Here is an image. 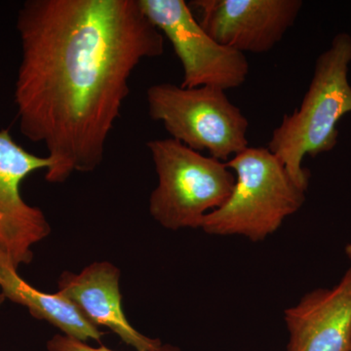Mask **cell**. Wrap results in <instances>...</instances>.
<instances>
[{
    "mask_svg": "<svg viewBox=\"0 0 351 351\" xmlns=\"http://www.w3.org/2000/svg\"><path fill=\"white\" fill-rule=\"evenodd\" d=\"M16 27L20 131L47 149L46 181L93 172L130 93L132 73L163 54V34L138 0H27Z\"/></svg>",
    "mask_w": 351,
    "mask_h": 351,
    "instance_id": "obj_1",
    "label": "cell"
},
{
    "mask_svg": "<svg viewBox=\"0 0 351 351\" xmlns=\"http://www.w3.org/2000/svg\"><path fill=\"white\" fill-rule=\"evenodd\" d=\"M350 63V34L341 32L316 60L300 108L284 115L272 132L267 149L302 188L307 189L309 181L304 157L332 151L338 144L339 120L351 113Z\"/></svg>",
    "mask_w": 351,
    "mask_h": 351,
    "instance_id": "obj_2",
    "label": "cell"
},
{
    "mask_svg": "<svg viewBox=\"0 0 351 351\" xmlns=\"http://www.w3.org/2000/svg\"><path fill=\"white\" fill-rule=\"evenodd\" d=\"M226 164L234 172V188L225 204L203 219L207 234L263 241L306 201V189L267 147H248Z\"/></svg>",
    "mask_w": 351,
    "mask_h": 351,
    "instance_id": "obj_3",
    "label": "cell"
},
{
    "mask_svg": "<svg viewBox=\"0 0 351 351\" xmlns=\"http://www.w3.org/2000/svg\"><path fill=\"white\" fill-rule=\"evenodd\" d=\"M158 184L149 198V213L170 230L201 228L207 214L223 206L234 188L226 162L203 156L174 138L147 143Z\"/></svg>",
    "mask_w": 351,
    "mask_h": 351,
    "instance_id": "obj_4",
    "label": "cell"
},
{
    "mask_svg": "<svg viewBox=\"0 0 351 351\" xmlns=\"http://www.w3.org/2000/svg\"><path fill=\"white\" fill-rule=\"evenodd\" d=\"M149 117L171 138L228 162L249 147V120L219 88L158 83L147 90Z\"/></svg>",
    "mask_w": 351,
    "mask_h": 351,
    "instance_id": "obj_5",
    "label": "cell"
},
{
    "mask_svg": "<svg viewBox=\"0 0 351 351\" xmlns=\"http://www.w3.org/2000/svg\"><path fill=\"white\" fill-rule=\"evenodd\" d=\"M149 21L165 36L184 71V88L241 86L250 71L243 53L221 45L201 27L184 0H138Z\"/></svg>",
    "mask_w": 351,
    "mask_h": 351,
    "instance_id": "obj_6",
    "label": "cell"
},
{
    "mask_svg": "<svg viewBox=\"0 0 351 351\" xmlns=\"http://www.w3.org/2000/svg\"><path fill=\"white\" fill-rule=\"evenodd\" d=\"M49 167L47 156L25 151L8 129L0 130V258L16 269L32 263V247L51 233L43 212L23 199L21 184L36 171Z\"/></svg>",
    "mask_w": 351,
    "mask_h": 351,
    "instance_id": "obj_7",
    "label": "cell"
},
{
    "mask_svg": "<svg viewBox=\"0 0 351 351\" xmlns=\"http://www.w3.org/2000/svg\"><path fill=\"white\" fill-rule=\"evenodd\" d=\"M198 22L221 45L240 53L263 54L294 25L302 0H193Z\"/></svg>",
    "mask_w": 351,
    "mask_h": 351,
    "instance_id": "obj_8",
    "label": "cell"
},
{
    "mask_svg": "<svg viewBox=\"0 0 351 351\" xmlns=\"http://www.w3.org/2000/svg\"><path fill=\"white\" fill-rule=\"evenodd\" d=\"M287 351H351V267L336 285L307 293L284 311Z\"/></svg>",
    "mask_w": 351,
    "mask_h": 351,
    "instance_id": "obj_9",
    "label": "cell"
},
{
    "mask_svg": "<svg viewBox=\"0 0 351 351\" xmlns=\"http://www.w3.org/2000/svg\"><path fill=\"white\" fill-rule=\"evenodd\" d=\"M120 270L108 262H95L80 274L64 271L58 293L73 302L94 326L106 327L137 351H156L163 345L137 331L127 320L119 287Z\"/></svg>",
    "mask_w": 351,
    "mask_h": 351,
    "instance_id": "obj_10",
    "label": "cell"
},
{
    "mask_svg": "<svg viewBox=\"0 0 351 351\" xmlns=\"http://www.w3.org/2000/svg\"><path fill=\"white\" fill-rule=\"evenodd\" d=\"M0 292L15 304L27 307L32 317L58 328L77 341L101 343L105 332L88 321L82 311L60 293L48 294L25 282L18 269L0 258Z\"/></svg>",
    "mask_w": 351,
    "mask_h": 351,
    "instance_id": "obj_11",
    "label": "cell"
},
{
    "mask_svg": "<svg viewBox=\"0 0 351 351\" xmlns=\"http://www.w3.org/2000/svg\"><path fill=\"white\" fill-rule=\"evenodd\" d=\"M48 351H115L110 348H106L105 346H100L98 348L88 345V343L77 341L64 335H55L52 339L47 341ZM156 351H182L177 346L169 345L161 346L159 350Z\"/></svg>",
    "mask_w": 351,
    "mask_h": 351,
    "instance_id": "obj_12",
    "label": "cell"
},
{
    "mask_svg": "<svg viewBox=\"0 0 351 351\" xmlns=\"http://www.w3.org/2000/svg\"><path fill=\"white\" fill-rule=\"evenodd\" d=\"M345 251H346V257L350 258V260L351 261V242H350V243H348V245H346Z\"/></svg>",
    "mask_w": 351,
    "mask_h": 351,
    "instance_id": "obj_13",
    "label": "cell"
},
{
    "mask_svg": "<svg viewBox=\"0 0 351 351\" xmlns=\"http://www.w3.org/2000/svg\"><path fill=\"white\" fill-rule=\"evenodd\" d=\"M4 300H5V297H4V295H2V293L0 292V306L3 304Z\"/></svg>",
    "mask_w": 351,
    "mask_h": 351,
    "instance_id": "obj_14",
    "label": "cell"
},
{
    "mask_svg": "<svg viewBox=\"0 0 351 351\" xmlns=\"http://www.w3.org/2000/svg\"><path fill=\"white\" fill-rule=\"evenodd\" d=\"M350 50H351V36H350Z\"/></svg>",
    "mask_w": 351,
    "mask_h": 351,
    "instance_id": "obj_15",
    "label": "cell"
}]
</instances>
